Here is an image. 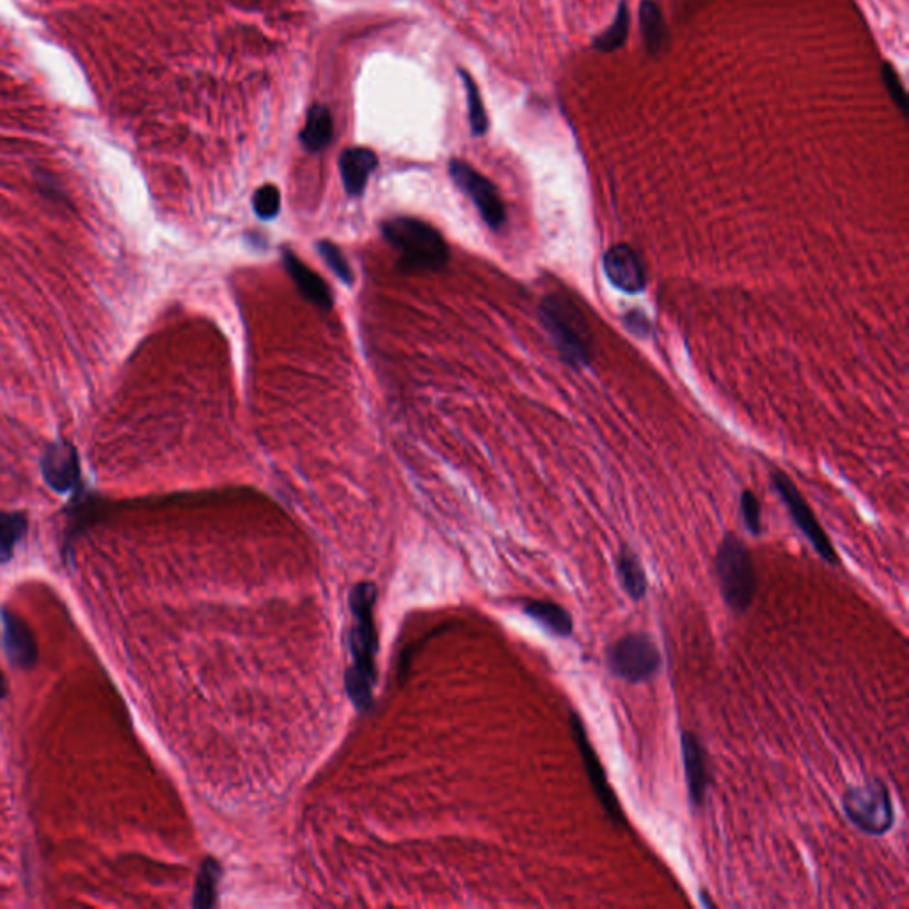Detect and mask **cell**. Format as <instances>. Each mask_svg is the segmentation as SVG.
Segmentation results:
<instances>
[{
  "instance_id": "cell-27",
  "label": "cell",
  "mask_w": 909,
  "mask_h": 909,
  "mask_svg": "<svg viewBox=\"0 0 909 909\" xmlns=\"http://www.w3.org/2000/svg\"><path fill=\"white\" fill-rule=\"evenodd\" d=\"M881 75H883V82H885L888 95H890V98L894 100L895 105L899 107V111L902 112V116H906V118H908V93H906V89H904V86H902V80L901 77H899V73L895 72L894 66H892V64L885 63L883 64V72H881Z\"/></svg>"
},
{
  "instance_id": "cell-26",
  "label": "cell",
  "mask_w": 909,
  "mask_h": 909,
  "mask_svg": "<svg viewBox=\"0 0 909 909\" xmlns=\"http://www.w3.org/2000/svg\"><path fill=\"white\" fill-rule=\"evenodd\" d=\"M741 515H743L744 526L750 531L753 537H760L764 526H762V506H760L757 494L751 491H744L741 494Z\"/></svg>"
},
{
  "instance_id": "cell-3",
  "label": "cell",
  "mask_w": 909,
  "mask_h": 909,
  "mask_svg": "<svg viewBox=\"0 0 909 909\" xmlns=\"http://www.w3.org/2000/svg\"><path fill=\"white\" fill-rule=\"evenodd\" d=\"M721 597L734 613H746L757 597V569L750 547L736 533H725L714 556Z\"/></svg>"
},
{
  "instance_id": "cell-11",
  "label": "cell",
  "mask_w": 909,
  "mask_h": 909,
  "mask_svg": "<svg viewBox=\"0 0 909 909\" xmlns=\"http://www.w3.org/2000/svg\"><path fill=\"white\" fill-rule=\"evenodd\" d=\"M602 267L609 283L625 293H641L647 286V269L640 254L629 244H615L609 247Z\"/></svg>"
},
{
  "instance_id": "cell-14",
  "label": "cell",
  "mask_w": 909,
  "mask_h": 909,
  "mask_svg": "<svg viewBox=\"0 0 909 909\" xmlns=\"http://www.w3.org/2000/svg\"><path fill=\"white\" fill-rule=\"evenodd\" d=\"M379 164L377 155L366 148H350L341 153L340 173L348 196H361L368 178Z\"/></svg>"
},
{
  "instance_id": "cell-28",
  "label": "cell",
  "mask_w": 909,
  "mask_h": 909,
  "mask_svg": "<svg viewBox=\"0 0 909 909\" xmlns=\"http://www.w3.org/2000/svg\"><path fill=\"white\" fill-rule=\"evenodd\" d=\"M624 324L627 325L629 331L634 332V334H645V332L650 331V324L647 317L640 313V311H631L627 313L624 317Z\"/></svg>"
},
{
  "instance_id": "cell-1",
  "label": "cell",
  "mask_w": 909,
  "mask_h": 909,
  "mask_svg": "<svg viewBox=\"0 0 909 909\" xmlns=\"http://www.w3.org/2000/svg\"><path fill=\"white\" fill-rule=\"evenodd\" d=\"M377 601V588L373 583H359L350 593L352 627H350V654L352 663L345 675V688L352 704L361 711L373 705V688L377 682V629L373 620V606Z\"/></svg>"
},
{
  "instance_id": "cell-15",
  "label": "cell",
  "mask_w": 909,
  "mask_h": 909,
  "mask_svg": "<svg viewBox=\"0 0 909 909\" xmlns=\"http://www.w3.org/2000/svg\"><path fill=\"white\" fill-rule=\"evenodd\" d=\"M2 624H4V649H6L9 661L16 666L29 668L36 661V643L32 638L31 629L9 611H2Z\"/></svg>"
},
{
  "instance_id": "cell-2",
  "label": "cell",
  "mask_w": 909,
  "mask_h": 909,
  "mask_svg": "<svg viewBox=\"0 0 909 909\" xmlns=\"http://www.w3.org/2000/svg\"><path fill=\"white\" fill-rule=\"evenodd\" d=\"M540 324L565 364L581 370L593 357V334L583 311L567 295H547L540 304Z\"/></svg>"
},
{
  "instance_id": "cell-13",
  "label": "cell",
  "mask_w": 909,
  "mask_h": 909,
  "mask_svg": "<svg viewBox=\"0 0 909 909\" xmlns=\"http://www.w3.org/2000/svg\"><path fill=\"white\" fill-rule=\"evenodd\" d=\"M283 263H285L286 270L288 274L293 279V283L299 288V292L308 299L309 302H313L317 308L324 309V311H331L332 309V295L329 292V286L325 285L324 279L318 276L317 272L309 269L308 265H304L292 251L286 249L283 253Z\"/></svg>"
},
{
  "instance_id": "cell-19",
  "label": "cell",
  "mask_w": 909,
  "mask_h": 909,
  "mask_svg": "<svg viewBox=\"0 0 909 909\" xmlns=\"http://www.w3.org/2000/svg\"><path fill=\"white\" fill-rule=\"evenodd\" d=\"M332 139L331 112L324 105H315L308 112L306 127L302 130L301 141L311 153L324 150Z\"/></svg>"
},
{
  "instance_id": "cell-7",
  "label": "cell",
  "mask_w": 909,
  "mask_h": 909,
  "mask_svg": "<svg viewBox=\"0 0 909 909\" xmlns=\"http://www.w3.org/2000/svg\"><path fill=\"white\" fill-rule=\"evenodd\" d=\"M569 725L570 734L574 737V743L578 746L579 755H581V760H583L588 782L592 785L595 798L601 803V807L604 808V812L608 815L609 823L617 826V828H627L629 826L627 815L622 810L617 792L609 783L608 773L604 769L599 753H597L595 746L590 741L585 721L579 716L578 711L569 712Z\"/></svg>"
},
{
  "instance_id": "cell-20",
  "label": "cell",
  "mask_w": 909,
  "mask_h": 909,
  "mask_svg": "<svg viewBox=\"0 0 909 909\" xmlns=\"http://www.w3.org/2000/svg\"><path fill=\"white\" fill-rule=\"evenodd\" d=\"M629 27H631V15H629L627 2L622 0L618 4L617 16H615L613 24L609 25L608 29L601 32L599 36L593 38L592 47L599 50L601 54L617 52L618 48L624 47L625 41L629 38Z\"/></svg>"
},
{
  "instance_id": "cell-30",
  "label": "cell",
  "mask_w": 909,
  "mask_h": 909,
  "mask_svg": "<svg viewBox=\"0 0 909 909\" xmlns=\"http://www.w3.org/2000/svg\"><path fill=\"white\" fill-rule=\"evenodd\" d=\"M6 696V680H4V675L0 672V698Z\"/></svg>"
},
{
  "instance_id": "cell-9",
  "label": "cell",
  "mask_w": 909,
  "mask_h": 909,
  "mask_svg": "<svg viewBox=\"0 0 909 909\" xmlns=\"http://www.w3.org/2000/svg\"><path fill=\"white\" fill-rule=\"evenodd\" d=\"M450 176L460 190H464L475 203L485 224L491 230H499L506 221V210L499 198L498 189L483 174L462 160H451Z\"/></svg>"
},
{
  "instance_id": "cell-25",
  "label": "cell",
  "mask_w": 909,
  "mask_h": 909,
  "mask_svg": "<svg viewBox=\"0 0 909 909\" xmlns=\"http://www.w3.org/2000/svg\"><path fill=\"white\" fill-rule=\"evenodd\" d=\"M254 214L263 221H272L281 210V194L274 185H263L254 192Z\"/></svg>"
},
{
  "instance_id": "cell-22",
  "label": "cell",
  "mask_w": 909,
  "mask_h": 909,
  "mask_svg": "<svg viewBox=\"0 0 909 909\" xmlns=\"http://www.w3.org/2000/svg\"><path fill=\"white\" fill-rule=\"evenodd\" d=\"M222 869L214 858H206L201 870H199L198 881L194 888V908H212L217 901V888L221 881Z\"/></svg>"
},
{
  "instance_id": "cell-12",
  "label": "cell",
  "mask_w": 909,
  "mask_h": 909,
  "mask_svg": "<svg viewBox=\"0 0 909 909\" xmlns=\"http://www.w3.org/2000/svg\"><path fill=\"white\" fill-rule=\"evenodd\" d=\"M680 750H682V764L688 785L689 803L693 810L704 807L711 783L709 764H707V751L700 737L691 730H684L680 736Z\"/></svg>"
},
{
  "instance_id": "cell-23",
  "label": "cell",
  "mask_w": 909,
  "mask_h": 909,
  "mask_svg": "<svg viewBox=\"0 0 909 909\" xmlns=\"http://www.w3.org/2000/svg\"><path fill=\"white\" fill-rule=\"evenodd\" d=\"M460 77L464 80L466 84L467 91V105H469V123H471V130H473V135H483L487 132L489 128V119L485 116V109H483L482 96H480V91L476 87L473 79L467 75L464 70H460Z\"/></svg>"
},
{
  "instance_id": "cell-6",
  "label": "cell",
  "mask_w": 909,
  "mask_h": 909,
  "mask_svg": "<svg viewBox=\"0 0 909 909\" xmlns=\"http://www.w3.org/2000/svg\"><path fill=\"white\" fill-rule=\"evenodd\" d=\"M606 664L609 673L617 679L629 684H645L661 670L663 656L649 633L634 631L620 636L609 645Z\"/></svg>"
},
{
  "instance_id": "cell-24",
  "label": "cell",
  "mask_w": 909,
  "mask_h": 909,
  "mask_svg": "<svg viewBox=\"0 0 909 909\" xmlns=\"http://www.w3.org/2000/svg\"><path fill=\"white\" fill-rule=\"evenodd\" d=\"M318 254L324 258L327 267L340 277L341 281L345 285H352L354 283V272L350 269L348 261L345 260V256L340 251V247L334 246L332 242H327V240H322L317 244Z\"/></svg>"
},
{
  "instance_id": "cell-10",
  "label": "cell",
  "mask_w": 909,
  "mask_h": 909,
  "mask_svg": "<svg viewBox=\"0 0 909 909\" xmlns=\"http://www.w3.org/2000/svg\"><path fill=\"white\" fill-rule=\"evenodd\" d=\"M41 475L52 491L68 494L80 482V459L77 448L66 439H57L48 446L41 459Z\"/></svg>"
},
{
  "instance_id": "cell-8",
  "label": "cell",
  "mask_w": 909,
  "mask_h": 909,
  "mask_svg": "<svg viewBox=\"0 0 909 909\" xmlns=\"http://www.w3.org/2000/svg\"><path fill=\"white\" fill-rule=\"evenodd\" d=\"M771 476H773L776 492H778V496L782 498L783 503L787 506L796 528L805 535V538L812 544L815 553L821 556L823 562L828 563L831 567H838L840 558H838L837 551L831 544L828 533L821 526V522L817 521L814 510L808 505L807 499L801 496L798 487L783 471H773Z\"/></svg>"
},
{
  "instance_id": "cell-4",
  "label": "cell",
  "mask_w": 909,
  "mask_h": 909,
  "mask_svg": "<svg viewBox=\"0 0 909 909\" xmlns=\"http://www.w3.org/2000/svg\"><path fill=\"white\" fill-rule=\"evenodd\" d=\"M382 235L398 253L402 254L405 270H443L450 260L448 244L443 235L427 222L398 217L382 224Z\"/></svg>"
},
{
  "instance_id": "cell-16",
  "label": "cell",
  "mask_w": 909,
  "mask_h": 909,
  "mask_svg": "<svg viewBox=\"0 0 909 909\" xmlns=\"http://www.w3.org/2000/svg\"><path fill=\"white\" fill-rule=\"evenodd\" d=\"M522 611L526 617L544 627L547 633L556 638H570L574 633V618L567 608L553 601L526 599L522 601Z\"/></svg>"
},
{
  "instance_id": "cell-17",
  "label": "cell",
  "mask_w": 909,
  "mask_h": 909,
  "mask_svg": "<svg viewBox=\"0 0 909 909\" xmlns=\"http://www.w3.org/2000/svg\"><path fill=\"white\" fill-rule=\"evenodd\" d=\"M615 569H617L618 583L627 593V597L634 602L643 601L649 592V578L643 569L640 556L634 553L629 546L620 547L617 560H615Z\"/></svg>"
},
{
  "instance_id": "cell-21",
  "label": "cell",
  "mask_w": 909,
  "mask_h": 909,
  "mask_svg": "<svg viewBox=\"0 0 909 909\" xmlns=\"http://www.w3.org/2000/svg\"><path fill=\"white\" fill-rule=\"evenodd\" d=\"M27 533V517L20 512H0V565L13 558L15 547Z\"/></svg>"
},
{
  "instance_id": "cell-5",
  "label": "cell",
  "mask_w": 909,
  "mask_h": 909,
  "mask_svg": "<svg viewBox=\"0 0 909 909\" xmlns=\"http://www.w3.org/2000/svg\"><path fill=\"white\" fill-rule=\"evenodd\" d=\"M842 810L847 821L869 837H885L894 828V799L881 778L847 787L842 794Z\"/></svg>"
},
{
  "instance_id": "cell-29",
  "label": "cell",
  "mask_w": 909,
  "mask_h": 909,
  "mask_svg": "<svg viewBox=\"0 0 909 909\" xmlns=\"http://www.w3.org/2000/svg\"><path fill=\"white\" fill-rule=\"evenodd\" d=\"M700 901H702V906H704V908H714V902L707 899V894H705V892L700 894Z\"/></svg>"
},
{
  "instance_id": "cell-18",
  "label": "cell",
  "mask_w": 909,
  "mask_h": 909,
  "mask_svg": "<svg viewBox=\"0 0 909 909\" xmlns=\"http://www.w3.org/2000/svg\"><path fill=\"white\" fill-rule=\"evenodd\" d=\"M640 27L645 47L652 57L661 56L670 45V32L663 13L654 0H643L640 6Z\"/></svg>"
}]
</instances>
